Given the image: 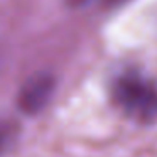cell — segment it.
Segmentation results:
<instances>
[{
    "label": "cell",
    "instance_id": "cell-1",
    "mask_svg": "<svg viewBox=\"0 0 157 157\" xmlns=\"http://www.w3.org/2000/svg\"><path fill=\"white\" fill-rule=\"evenodd\" d=\"M112 95L125 115L142 123L157 120V86L137 73L123 75L113 83Z\"/></svg>",
    "mask_w": 157,
    "mask_h": 157
},
{
    "label": "cell",
    "instance_id": "cell-2",
    "mask_svg": "<svg viewBox=\"0 0 157 157\" xmlns=\"http://www.w3.org/2000/svg\"><path fill=\"white\" fill-rule=\"evenodd\" d=\"M54 78L49 73H37L27 79L19 93V108L27 115L39 113L49 103L54 91Z\"/></svg>",
    "mask_w": 157,
    "mask_h": 157
},
{
    "label": "cell",
    "instance_id": "cell-3",
    "mask_svg": "<svg viewBox=\"0 0 157 157\" xmlns=\"http://www.w3.org/2000/svg\"><path fill=\"white\" fill-rule=\"evenodd\" d=\"M15 135V127L10 122L0 120V155L9 149V145L12 144Z\"/></svg>",
    "mask_w": 157,
    "mask_h": 157
},
{
    "label": "cell",
    "instance_id": "cell-4",
    "mask_svg": "<svg viewBox=\"0 0 157 157\" xmlns=\"http://www.w3.org/2000/svg\"><path fill=\"white\" fill-rule=\"evenodd\" d=\"M71 4H83V2H86V0H69Z\"/></svg>",
    "mask_w": 157,
    "mask_h": 157
}]
</instances>
